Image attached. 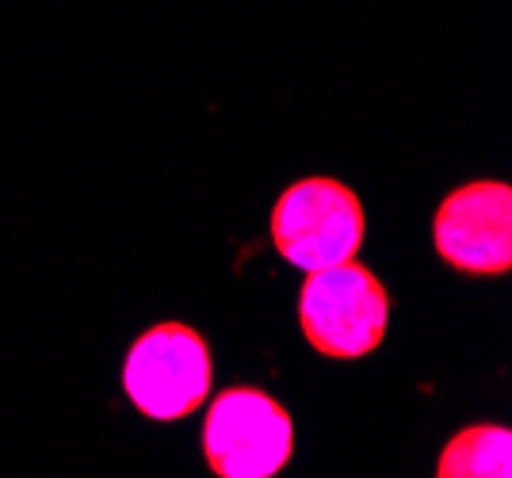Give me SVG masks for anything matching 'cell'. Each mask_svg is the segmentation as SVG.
Returning <instances> with one entry per match:
<instances>
[{
  "label": "cell",
  "instance_id": "1",
  "mask_svg": "<svg viewBox=\"0 0 512 478\" xmlns=\"http://www.w3.org/2000/svg\"><path fill=\"white\" fill-rule=\"evenodd\" d=\"M390 326V295L360 261L306 272L299 291V329L306 345L329 360H360L383 345Z\"/></svg>",
  "mask_w": 512,
  "mask_h": 478
},
{
  "label": "cell",
  "instance_id": "2",
  "mask_svg": "<svg viewBox=\"0 0 512 478\" xmlns=\"http://www.w3.org/2000/svg\"><path fill=\"white\" fill-rule=\"evenodd\" d=\"M367 215L360 196L333 176H306L272 207V245L287 264L318 272L360 253Z\"/></svg>",
  "mask_w": 512,
  "mask_h": 478
},
{
  "label": "cell",
  "instance_id": "3",
  "mask_svg": "<svg viewBox=\"0 0 512 478\" xmlns=\"http://www.w3.org/2000/svg\"><path fill=\"white\" fill-rule=\"evenodd\" d=\"M214 383L211 345L184 322L146 329L123 360V391L150 421H180L195 413Z\"/></svg>",
  "mask_w": 512,
  "mask_h": 478
},
{
  "label": "cell",
  "instance_id": "4",
  "mask_svg": "<svg viewBox=\"0 0 512 478\" xmlns=\"http://www.w3.org/2000/svg\"><path fill=\"white\" fill-rule=\"evenodd\" d=\"M291 452V413L260 387L222 391L203 417V459L218 478H272Z\"/></svg>",
  "mask_w": 512,
  "mask_h": 478
},
{
  "label": "cell",
  "instance_id": "5",
  "mask_svg": "<svg viewBox=\"0 0 512 478\" xmlns=\"http://www.w3.org/2000/svg\"><path fill=\"white\" fill-rule=\"evenodd\" d=\"M440 261L463 276H505L512 268V188L474 180L444 196L432 218Z\"/></svg>",
  "mask_w": 512,
  "mask_h": 478
},
{
  "label": "cell",
  "instance_id": "6",
  "mask_svg": "<svg viewBox=\"0 0 512 478\" xmlns=\"http://www.w3.org/2000/svg\"><path fill=\"white\" fill-rule=\"evenodd\" d=\"M512 433L505 425H474L463 429L459 436H451V444L444 448V456L436 463L440 478H509L512 475Z\"/></svg>",
  "mask_w": 512,
  "mask_h": 478
}]
</instances>
